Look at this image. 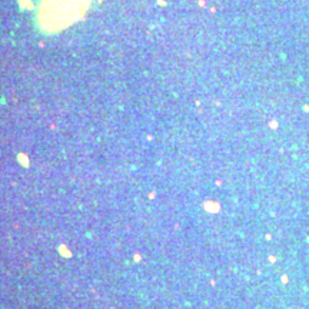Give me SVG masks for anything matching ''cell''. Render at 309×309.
Masks as SVG:
<instances>
[{"mask_svg": "<svg viewBox=\"0 0 309 309\" xmlns=\"http://www.w3.org/2000/svg\"><path fill=\"white\" fill-rule=\"evenodd\" d=\"M90 0H42L39 9L40 27L57 32L72 25L86 12Z\"/></svg>", "mask_w": 309, "mask_h": 309, "instance_id": "1", "label": "cell"}]
</instances>
